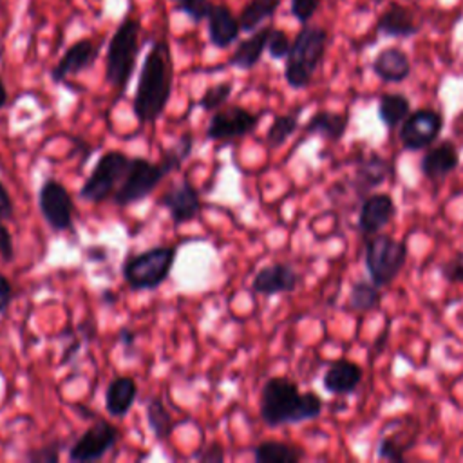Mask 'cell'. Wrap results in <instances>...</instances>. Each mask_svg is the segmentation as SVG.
I'll list each match as a JSON object with an SVG mask.
<instances>
[{"label": "cell", "mask_w": 463, "mask_h": 463, "mask_svg": "<svg viewBox=\"0 0 463 463\" xmlns=\"http://www.w3.org/2000/svg\"><path fill=\"white\" fill-rule=\"evenodd\" d=\"M174 60L166 38H159L148 49L137 80L132 112L139 123L157 121L172 96Z\"/></svg>", "instance_id": "6da1fadb"}, {"label": "cell", "mask_w": 463, "mask_h": 463, "mask_svg": "<svg viewBox=\"0 0 463 463\" xmlns=\"http://www.w3.org/2000/svg\"><path fill=\"white\" fill-rule=\"evenodd\" d=\"M322 409L324 402L317 392H300L298 385L284 376L268 378L260 389L259 412L268 427L313 420Z\"/></svg>", "instance_id": "7a4b0ae2"}, {"label": "cell", "mask_w": 463, "mask_h": 463, "mask_svg": "<svg viewBox=\"0 0 463 463\" xmlns=\"http://www.w3.org/2000/svg\"><path fill=\"white\" fill-rule=\"evenodd\" d=\"M329 42V33L320 25L304 24L291 42L284 65V80L291 89H306L320 67Z\"/></svg>", "instance_id": "3957f363"}, {"label": "cell", "mask_w": 463, "mask_h": 463, "mask_svg": "<svg viewBox=\"0 0 463 463\" xmlns=\"http://www.w3.org/2000/svg\"><path fill=\"white\" fill-rule=\"evenodd\" d=\"M139 34L141 24L137 18L125 16L116 27L109 49H107V65H105V80L123 92L132 78L136 69V58L139 52Z\"/></svg>", "instance_id": "277c9868"}, {"label": "cell", "mask_w": 463, "mask_h": 463, "mask_svg": "<svg viewBox=\"0 0 463 463\" xmlns=\"http://www.w3.org/2000/svg\"><path fill=\"white\" fill-rule=\"evenodd\" d=\"M175 246H156L141 253L130 255L121 266L123 280L134 291L156 289L168 280L175 262Z\"/></svg>", "instance_id": "5b68a950"}, {"label": "cell", "mask_w": 463, "mask_h": 463, "mask_svg": "<svg viewBox=\"0 0 463 463\" xmlns=\"http://www.w3.org/2000/svg\"><path fill=\"white\" fill-rule=\"evenodd\" d=\"M407 242L385 233H374L365 242V268L371 280L383 288L391 284L407 262Z\"/></svg>", "instance_id": "8992f818"}, {"label": "cell", "mask_w": 463, "mask_h": 463, "mask_svg": "<svg viewBox=\"0 0 463 463\" xmlns=\"http://www.w3.org/2000/svg\"><path fill=\"white\" fill-rule=\"evenodd\" d=\"M170 172V166L163 159L159 163H152L145 157H130L127 174L112 195L114 204L130 206L143 201Z\"/></svg>", "instance_id": "52a82bcc"}, {"label": "cell", "mask_w": 463, "mask_h": 463, "mask_svg": "<svg viewBox=\"0 0 463 463\" xmlns=\"http://www.w3.org/2000/svg\"><path fill=\"white\" fill-rule=\"evenodd\" d=\"M130 165V156L121 150H109L99 156L90 175L85 179L80 197L87 203L99 204L112 199L119 183L123 181L127 168Z\"/></svg>", "instance_id": "ba28073f"}, {"label": "cell", "mask_w": 463, "mask_h": 463, "mask_svg": "<svg viewBox=\"0 0 463 463\" xmlns=\"http://www.w3.org/2000/svg\"><path fill=\"white\" fill-rule=\"evenodd\" d=\"M38 208L52 232L72 230L74 203L69 190L56 179L49 177L38 190Z\"/></svg>", "instance_id": "9c48e42d"}, {"label": "cell", "mask_w": 463, "mask_h": 463, "mask_svg": "<svg viewBox=\"0 0 463 463\" xmlns=\"http://www.w3.org/2000/svg\"><path fill=\"white\" fill-rule=\"evenodd\" d=\"M119 438V430L107 420H96L69 449V461L90 463L103 459Z\"/></svg>", "instance_id": "30bf717a"}, {"label": "cell", "mask_w": 463, "mask_h": 463, "mask_svg": "<svg viewBox=\"0 0 463 463\" xmlns=\"http://www.w3.org/2000/svg\"><path fill=\"white\" fill-rule=\"evenodd\" d=\"M259 121V112H251L239 105H230L213 112L206 128V137L212 141H228L242 137L253 132Z\"/></svg>", "instance_id": "8fae6325"}, {"label": "cell", "mask_w": 463, "mask_h": 463, "mask_svg": "<svg viewBox=\"0 0 463 463\" xmlns=\"http://www.w3.org/2000/svg\"><path fill=\"white\" fill-rule=\"evenodd\" d=\"M443 128V116L434 109L409 112L400 127V141L405 150H420L432 145Z\"/></svg>", "instance_id": "7c38bea8"}, {"label": "cell", "mask_w": 463, "mask_h": 463, "mask_svg": "<svg viewBox=\"0 0 463 463\" xmlns=\"http://www.w3.org/2000/svg\"><path fill=\"white\" fill-rule=\"evenodd\" d=\"M159 206L166 208L174 224L179 226L199 217L203 203L197 188L188 181V177H183L159 197Z\"/></svg>", "instance_id": "4fadbf2b"}, {"label": "cell", "mask_w": 463, "mask_h": 463, "mask_svg": "<svg viewBox=\"0 0 463 463\" xmlns=\"http://www.w3.org/2000/svg\"><path fill=\"white\" fill-rule=\"evenodd\" d=\"M98 52H99L98 45L89 38H81L71 43L61 54V58L58 60V63L49 72L52 83L56 85L65 83L69 76H76L87 71L89 67H92V63L98 58Z\"/></svg>", "instance_id": "5bb4252c"}, {"label": "cell", "mask_w": 463, "mask_h": 463, "mask_svg": "<svg viewBox=\"0 0 463 463\" xmlns=\"http://www.w3.org/2000/svg\"><path fill=\"white\" fill-rule=\"evenodd\" d=\"M300 282L298 273L284 262H275L269 266L260 268L253 280H251V289L260 295H279V293H289L297 288Z\"/></svg>", "instance_id": "9a60e30c"}, {"label": "cell", "mask_w": 463, "mask_h": 463, "mask_svg": "<svg viewBox=\"0 0 463 463\" xmlns=\"http://www.w3.org/2000/svg\"><path fill=\"white\" fill-rule=\"evenodd\" d=\"M396 206L389 194H373L364 199L360 215H358V228L362 233H378L383 226L391 222L394 217Z\"/></svg>", "instance_id": "2e32d148"}, {"label": "cell", "mask_w": 463, "mask_h": 463, "mask_svg": "<svg viewBox=\"0 0 463 463\" xmlns=\"http://www.w3.org/2000/svg\"><path fill=\"white\" fill-rule=\"evenodd\" d=\"M376 33L391 38H411L420 33V25L407 5L391 2L376 20Z\"/></svg>", "instance_id": "e0dca14e"}, {"label": "cell", "mask_w": 463, "mask_h": 463, "mask_svg": "<svg viewBox=\"0 0 463 463\" xmlns=\"http://www.w3.org/2000/svg\"><path fill=\"white\" fill-rule=\"evenodd\" d=\"M208 42L215 49H226L237 42L241 34L239 18L224 4H213L208 18Z\"/></svg>", "instance_id": "ac0fdd59"}, {"label": "cell", "mask_w": 463, "mask_h": 463, "mask_svg": "<svg viewBox=\"0 0 463 463\" xmlns=\"http://www.w3.org/2000/svg\"><path fill=\"white\" fill-rule=\"evenodd\" d=\"M459 165V152L452 141L445 139L427 150L420 163V170L427 179H443Z\"/></svg>", "instance_id": "d6986e66"}, {"label": "cell", "mask_w": 463, "mask_h": 463, "mask_svg": "<svg viewBox=\"0 0 463 463\" xmlns=\"http://www.w3.org/2000/svg\"><path fill=\"white\" fill-rule=\"evenodd\" d=\"M373 72L385 83H402L411 74V60L400 47H385L373 60Z\"/></svg>", "instance_id": "ffe728a7"}, {"label": "cell", "mask_w": 463, "mask_h": 463, "mask_svg": "<svg viewBox=\"0 0 463 463\" xmlns=\"http://www.w3.org/2000/svg\"><path fill=\"white\" fill-rule=\"evenodd\" d=\"M271 29H273V25L268 24V25H262L257 31L250 33L248 38H244V40H241L237 43V47L232 52L228 63L232 67L241 69V71L253 69L260 61V58H262V54L266 51V43H268Z\"/></svg>", "instance_id": "44dd1931"}, {"label": "cell", "mask_w": 463, "mask_h": 463, "mask_svg": "<svg viewBox=\"0 0 463 463\" xmlns=\"http://www.w3.org/2000/svg\"><path fill=\"white\" fill-rule=\"evenodd\" d=\"M362 382V369L351 360L338 358L324 373L322 383L331 394H351Z\"/></svg>", "instance_id": "7402d4cb"}, {"label": "cell", "mask_w": 463, "mask_h": 463, "mask_svg": "<svg viewBox=\"0 0 463 463\" xmlns=\"http://www.w3.org/2000/svg\"><path fill=\"white\" fill-rule=\"evenodd\" d=\"M137 398V385L130 376H116L105 391V409L112 418H125Z\"/></svg>", "instance_id": "603a6c76"}, {"label": "cell", "mask_w": 463, "mask_h": 463, "mask_svg": "<svg viewBox=\"0 0 463 463\" xmlns=\"http://www.w3.org/2000/svg\"><path fill=\"white\" fill-rule=\"evenodd\" d=\"M347 125H349L347 112L338 114V112H329V110H318L309 118L304 130L307 134H320L322 137H326L329 141H338L344 137Z\"/></svg>", "instance_id": "cb8c5ba5"}, {"label": "cell", "mask_w": 463, "mask_h": 463, "mask_svg": "<svg viewBox=\"0 0 463 463\" xmlns=\"http://www.w3.org/2000/svg\"><path fill=\"white\" fill-rule=\"evenodd\" d=\"M306 452L297 447L277 439H266L253 447V459L257 463H298Z\"/></svg>", "instance_id": "d4e9b609"}, {"label": "cell", "mask_w": 463, "mask_h": 463, "mask_svg": "<svg viewBox=\"0 0 463 463\" xmlns=\"http://www.w3.org/2000/svg\"><path fill=\"white\" fill-rule=\"evenodd\" d=\"M279 5H280V0H250L237 16L241 24V31L244 33L257 31L259 27H262L266 20L273 18Z\"/></svg>", "instance_id": "484cf974"}, {"label": "cell", "mask_w": 463, "mask_h": 463, "mask_svg": "<svg viewBox=\"0 0 463 463\" xmlns=\"http://www.w3.org/2000/svg\"><path fill=\"white\" fill-rule=\"evenodd\" d=\"M411 112V101L402 92H385L378 99V118L387 128L398 127Z\"/></svg>", "instance_id": "4316f807"}, {"label": "cell", "mask_w": 463, "mask_h": 463, "mask_svg": "<svg viewBox=\"0 0 463 463\" xmlns=\"http://www.w3.org/2000/svg\"><path fill=\"white\" fill-rule=\"evenodd\" d=\"M146 420H148V427L152 429L156 439H159V441L166 439L172 434L174 427L177 425L172 420L170 412L166 411V407H165V403L159 396L148 398V402H146Z\"/></svg>", "instance_id": "83f0119b"}, {"label": "cell", "mask_w": 463, "mask_h": 463, "mask_svg": "<svg viewBox=\"0 0 463 463\" xmlns=\"http://www.w3.org/2000/svg\"><path fill=\"white\" fill-rule=\"evenodd\" d=\"M389 170H391V165L380 156H373V157L365 159L356 175V183H358L360 190L367 192V190L378 186L380 183H383L389 175Z\"/></svg>", "instance_id": "f1b7e54d"}, {"label": "cell", "mask_w": 463, "mask_h": 463, "mask_svg": "<svg viewBox=\"0 0 463 463\" xmlns=\"http://www.w3.org/2000/svg\"><path fill=\"white\" fill-rule=\"evenodd\" d=\"M380 302V288L371 280H356L351 286L349 304L356 311H371Z\"/></svg>", "instance_id": "f546056e"}, {"label": "cell", "mask_w": 463, "mask_h": 463, "mask_svg": "<svg viewBox=\"0 0 463 463\" xmlns=\"http://www.w3.org/2000/svg\"><path fill=\"white\" fill-rule=\"evenodd\" d=\"M298 128V116L297 114H282V116H275V119L271 121L268 134H266V143L271 148H279L280 145H284Z\"/></svg>", "instance_id": "4dcf8cb0"}, {"label": "cell", "mask_w": 463, "mask_h": 463, "mask_svg": "<svg viewBox=\"0 0 463 463\" xmlns=\"http://www.w3.org/2000/svg\"><path fill=\"white\" fill-rule=\"evenodd\" d=\"M232 83L230 81H221L213 87H208L204 90V94L201 96L199 99V107L206 112H212V110H219L221 107L226 105V101L230 99L232 96Z\"/></svg>", "instance_id": "1f68e13d"}, {"label": "cell", "mask_w": 463, "mask_h": 463, "mask_svg": "<svg viewBox=\"0 0 463 463\" xmlns=\"http://www.w3.org/2000/svg\"><path fill=\"white\" fill-rule=\"evenodd\" d=\"M192 146H194V139L192 134H183L175 145H172L170 148H166V152L163 154V161L170 166V170H179L183 161L192 154Z\"/></svg>", "instance_id": "d6a6232c"}, {"label": "cell", "mask_w": 463, "mask_h": 463, "mask_svg": "<svg viewBox=\"0 0 463 463\" xmlns=\"http://www.w3.org/2000/svg\"><path fill=\"white\" fill-rule=\"evenodd\" d=\"M212 7H213L212 0H177L175 2V9L186 14L195 24L206 20Z\"/></svg>", "instance_id": "836d02e7"}, {"label": "cell", "mask_w": 463, "mask_h": 463, "mask_svg": "<svg viewBox=\"0 0 463 463\" xmlns=\"http://www.w3.org/2000/svg\"><path fill=\"white\" fill-rule=\"evenodd\" d=\"M289 47H291V42H289L288 33L282 31V29H275V27H273L271 33H269L268 43H266L268 54H269L273 60H282V58L288 56Z\"/></svg>", "instance_id": "e575fe53"}, {"label": "cell", "mask_w": 463, "mask_h": 463, "mask_svg": "<svg viewBox=\"0 0 463 463\" xmlns=\"http://www.w3.org/2000/svg\"><path fill=\"white\" fill-rule=\"evenodd\" d=\"M63 447L61 439L51 441L40 449H33L25 454V459L31 463H56L60 459V450Z\"/></svg>", "instance_id": "d590c367"}, {"label": "cell", "mask_w": 463, "mask_h": 463, "mask_svg": "<svg viewBox=\"0 0 463 463\" xmlns=\"http://www.w3.org/2000/svg\"><path fill=\"white\" fill-rule=\"evenodd\" d=\"M320 4L322 0H289V9L291 14L304 25L315 16Z\"/></svg>", "instance_id": "8d00e7d4"}, {"label": "cell", "mask_w": 463, "mask_h": 463, "mask_svg": "<svg viewBox=\"0 0 463 463\" xmlns=\"http://www.w3.org/2000/svg\"><path fill=\"white\" fill-rule=\"evenodd\" d=\"M439 273H441V277H443L447 282H452V284L463 282V251L456 253L450 260H447V262L439 268Z\"/></svg>", "instance_id": "74e56055"}, {"label": "cell", "mask_w": 463, "mask_h": 463, "mask_svg": "<svg viewBox=\"0 0 463 463\" xmlns=\"http://www.w3.org/2000/svg\"><path fill=\"white\" fill-rule=\"evenodd\" d=\"M405 450L407 449L396 445V441L392 438H382L376 447V456L380 459H387V461H403Z\"/></svg>", "instance_id": "f35d334b"}, {"label": "cell", "mask_w": 463, "mask_h": 463, "mask_svg": "<svg viewBox=\"0 0 463 463\" xmlns=\"http://www.w3.org/2000/svg\"><path fill=\"white\" fill-rule=\"evenodd\" d=\"M194 459L203 463H221L224 459V449L221 447V443H210L208 447L195 450Z\"/></svg>", "instance_id": "ab89813d"}, {"label": "cell", "mask_w": 463, "mask_h": 463, "mask_svg": "<svg viewBox=\"0 0 463 463\" xmlns=\"http://www.w3.org/2000/svg\"><path fill=\"white\" fill-rule=\"evenodd\" d=\"M5 219L0 217V255L5 262H11L14 259V244L9 228L4 224Z\"/></svg>", "instance_id": "60d3db41"}, {"label": "cell", "mask_w": 463, "mask_h": 463, "mask_svg": "<svg viewBox=\"0 0 463 463\" xmlns=\"http://www.w3.org/2000/svg\"><path fill=\"white\" fill-rule=\"evenodd\" d=\"M13 300V286L5 275L0 273V315H4Z\"/></svg>", "instance_id": "b9f144b4"}, {"label": "cell", "mask_w": 463, "mask_h": 463, "mask_svg": "<svg viewBox=\"0 0 463 463\" xmlns=\"http://www.w3.org/2000/svg\"><path fill=\"white\" fill-rule=\"evenodd\" d=\"M14 215V204L13 199L7 192V188L4 186V183L0 181V217L2 219H11Z\"/></svg>", "instance_id": "7bdbcfd3"}, {"label": "cell", "mask_w": 463, "mask_h": 463, "mask_svg": "<svg viewBox=\"0 0 463 463\" xmlns=\"http://www.w3.org/2000/svg\"><path fill=\"white\" fill-rule=\"evenodd\" d=\"M80 347H81V342H80V340L71 342L69 347H67V351H65V354H63V358H61V364H69V362L80 353Z\"/></svg>", "instance_id": "ee69618b"}, {"label": "cell", "mask_w": 463, "mask_h": 463, "mask_svg": "<svg viewBox=\"0 0 463 463\" xmlns=\"http://www.w3.org/2000/svg\"><path fill=\"white\" fill-rule=\"evenodd\" d=\"M119 340L125 347H132L134 342H136V333L130 331V329H121L119 331Z\"/></svg>", "instance_id": "f6af8a7d"}, {"label": "cell", "mask_w": 463, "mask_h": 463, "mask_svg": "<svg viewBox=\"0 0 463 463\" xmlns=\"http://www.w3.org/2000/svg\"><path fill=\"white\" fill-rule=\"evenodd\" d=\"M7 89H5V85H4V81H2V78H0V110L7 105Z\"/></svg>", "instance_id": "bcb514c9"}, {"label": "cell", "mask_w": 463, "mask_h": 463, "mask_svg": "<svg viewBox=\"0 0 463 463\" xmlns=\"http://www.w3.org/2000/svg\"><path fill=\"white\" fill-rule=\"evenodd\" d=\"M172 2H177V0H172Z\"/></svg>", "instance_id": "7dc6e473"}]
</instances>
